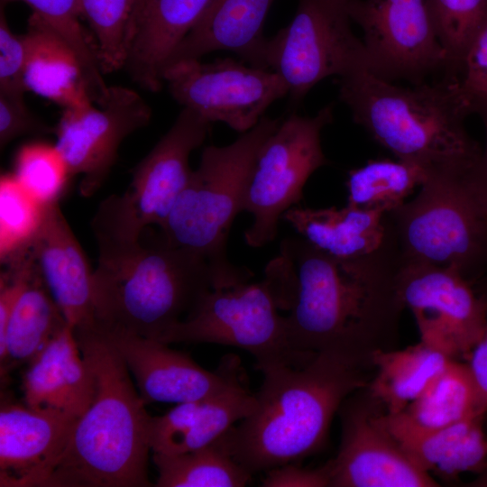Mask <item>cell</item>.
<instances>
[{
    "label": "cell",
    "mask_w": 487,
    "mask_h": 487,
    "mask_svg": "<svg viewBox=\"0 0 487 487\" xmlns=\"http://www.w3.org/2000/svg\"><path fill=\"white\" fill-rule=\"evenodd\" d=\"M24 84L64 109L93 103L81 63L69 45L40 16L32 13L27 31Z\"/></svg>",
    "instance_id": "23"
},
{
    "label": "cell",
    "mask_w": 487,
    "mask_h": 487,
    "mask_svg": "<svg viewBox=\"0 0 487 487\" xmlns=\"http://www.w3.org/2000/svg\"><path fill=\"white\" fill-rule=\"evenodd\" d=\"M349 0H298L292 21L266 40L264 69L286 83L299 102L321 80L367 69L363 40L353 32Z\"/></svg>",
    "instance_id": "11"
},
{
    "label": "cell",
    "mask_w": 487,
    "mask_h": 487,
    "mask_svg": "<svg viewBox=\"0 0 487 487\" xmlns=\"http://www.w3.org/2000/svg\"><path fill=\"white\" fill-rule=\"evenodd\" d=\"M451 360L421 341L404 349L378 351L372 355L373 372L367 390L387 413H399Z\"/></svg>",
    "instance_id": "27"
},
{
    "label": "cell",
    "mask_w": 487,
    "mask_h": 487,
    "mask_svg": "<svg viewBox=\"0 0 487 487\" xmlns=\"http://www.w3.org/2000/svg\"><path fill=\"white\" fill-rule=\"evenodd\" d=\"M23 96L0 93L1 149L21 136L55 131V128L46 124L29 110Z\"/></svg>",
    "instance_id": "37"
},
{
    "label": "cell",
    "mask_w": 487,
    "mask_h": 487,
    "mask_svg": "<svg viewBox=\"0 0 487 487\" xmlns=\"http://www.w3.org/2000/svg\"><path fill=\"white\" fill-rule=\"evenodd\" d=\"M348 13L363 30L367 70L375 77L417 85L446 72L426 0H349Z\"/></svg>",
    "instance_id": "13"
},
{
    "label": "cell",
    "mask_w": 487,
    "mask_h": 487,
    "mask_svg": "<svg viewBox=\"0 0 487 487\" xmlns=\"http://www.w3.org/2000/svg\"><path fill=\"white\" fill-rule=\"evenodd\" d=\"M273 2L213 0L171 53L164 69L178 62L200 60L216 51L234 52L249 65L264 69L263 51L267 39L262 28Z\"/></svg>",
    "instance_id": "21"
},
{
    "label": "cell",
    "mask_w": 487,
    "mask_h": 487,
    "mask_svg": "<svg viewBox=\"0 0 487 487\" xmlns=\"http://www.w3.org/2000/svg\"><path fill=\"white\" fill-rule=\"evenodd\" d=\"M338 96L355 124L427 179L463 176L481 164L482 150L465 127L472 103L457 77L402 87L361 69L339 78Z\"/></svg>",
    "instance_id": "3"
},
{
    "label": "cell",
    "mask_w": 487,
    "mask_h": 487,
    "mask_svg": "<svg viewBox=\"0 0 487 487\" xmlns=\"http://www.w3.org/2000/svg\"><path fill=\"white\" fill-rule=\"evenodd\" d=\"M148 2V0H137L136 5L133 13V16L131 19L130 26L133 23V21L136 18V16L139 14L142 7L145 5V4ZM130 30V27H129Z\"/></svg>",
    "instance_id": "42"
},
{
    "label": "cell",
    "mask_w": 487,
    "mask_h": 487,
    "mask_svg": "<svg viewBox=\"0 0 487 487\" xmlns=\"http://www.w3.org/2000/svg\"><path fill=\"white\" fill-rule=\"evenodd\" d=\"M280 250L297 281L285 317L294 350L372 362L374 353L395 348L405 305L398 289L401 259L387 228L381 247L363 256H332L301 236L285 238Z\"/></svg>",
    "instance_id": "1"
},
{
    "label": "cell",
    "mask_w": 487,
    "mask_h": 487,
    "mask_svg": "<svg viewBox=\"0 0 487 487\" xmlns=\"http://www.w3.org/2000/svg\"><path fill=\"white\" fill-rule=\"evenodd\" d=\"M385 212L347 205L337 208L291 207L282 215L316 248L338 258L373 253L386 235Z\"/></svg>",
    "instance_id": "24"
},
{
    "label": "cell",
    "mask_w": 487,
    "mask_h": 487,
    "mask_svg": "<svg viewBox=\"0 0 487 487\" xmlns=\"http://www.w3.org/2000/svg\"><path fill=\"white\" fill-rule=\"evenodd\" d=\"M467 363L479 391L487 403V324L483 335L471 352Z\"/></svg>",
    "instance_id": "40"
},
{
    "label": "cell",
    "mask_w": 487,
    "mask_h": 487,
    "mask_svg": "<svg viewBox=\"0 0 487 487\" xmlns=\"http://www.w3.org/2000/svg\"><path fill=\"white\" fill-rule=\"evenodd\" d=\"M447 59L446 75L457 77L472 41L487 23V0H426Z\"/></svg>",
    "instance_id": "31"
},
{
    "label": "cell",
    "mask_w": 487,
    "mask_h": 487,
    "mask_svg": "<svg viewBox=\"0 0 487 487\" xmlns=\"http://www.w3.org/2000/svg\"><path fill=\"white\" fill-rule=\"evenodd\" d=\"M137 0H79L81 18L90 27L98 50L104 54L121 52Z\"/></svg>",
    "instance_id": "35"
},
{
    "label": "cell",
    "mask_w": 487,
    "mask_h": 487,
    "mask_svg": "<svg viewBox=\"0 0 487 487\" xmlns=\"http://www.w3.org/2000/svg\"><path fill=\"white\" fill-rule=\"evenodd\" d=\"M158 487H243L252 474L214 442L179 454L153 453Z\"/></svg>",
    "instance_id": "28"
},
{
    "label": "cell",
    "mask_w": 487,
    "mask_h": 487,
    "mask_svg": "<svg viewBox=\"0 0 487 487\" xmlns=\"http://www.w3.org/2000/svg\"><path fill=\"white\" fill-rule=\"evenodd\" d=\"M67 325L30 254L24 287L0 343L1 373L11 364L29 363Z\"/></svg>",
    "instance_id": "26"
},
{
    "label": "cell",
    "mask_w": 487,
    "mask_h": 487,
    "mask_svg": "<svg viewBox=\"0 0 487 487\" xmlns=\"http://www.w3.org/2000/svg\"><path fill=\"white\" fill-rule=\"evenodd\" d=\"M152 109L134 90L123 86L109 87L106 98L64 109L55 127L56 149L70 177L80 176L79 194L93 196L104 184L117 158L123 141L146 126Z\"/></svg>",
    "instance_id": "15"
},
{
    "label": "cell",
    "mask_w": 487,
    "mask_h": 487,
    "mask_svg": "<svg viewBox=\"0 0 487 487\" xmlns=\"http://www.w3.org/2000/svg\"><path fill=\"white\" fill-rule=\"evenodd\" d=\"M264 487H326L330 486V466L326 462L316 469L302 468L294 463L266 471Z\"/></svg>",
    "instance_id": "39"
},
{
    "label": "cell",
    "mask_w": 487,
    "mask_h": 487,
    "mask_svg": "<svg viewBox=\"0 0 487 487\" xmlns=\"http://www.w3.org/2000/svg\"><path fill=\"white\" fill-rule=\"evenodd\" d=\"M96 391L42 487H147L149 420L121 355L95 325L74 331Z\"/></svg>",
    "instance_id": "4"
},
{
    "label": "cell",
    "mask_w": 487,
    "mask_h": 487,
    "mask_svg": "<svg viewBox=\"0 0 487 487\" xmlns=\"http://www.w3.org/2000/svg\"><path fill=\"white\" fill-rule=\"evenodd\" d=\"M473 113L479 115L485 130V147L482 150L481 171L487 183V98L473 102Z\"/></svg>",
    "instance_id": "41"
},
{
    "label": "cell",
    "mask_w": 487,
    "mask_h": 487,
    "mask_svg": "<svg viewBox=\"0 0 487 487\" xmlns=\"http://www.w3.org/2000/svg\"><path fill=\"white\" fill-rule=\"evenodd\" d=\"M426 179V172L413 163L399 159L370 161L349 170L347 205L388 213L405 203Z\"/></svg>",
    "instance_id": "29"
},
{
    "label": "cell",
    "mask_w": 487,
    "mask_h": 487,
    "mask_svg": "<svg viewBox=\"0 0 487 487\" xmlns=\"http://www.w3.org/2000/svg\"><path fill=\"white\" fill-rule=\"evenodd\" d=\"M278 310L265 279L212 289L161 342L211 343L241 348L254 357L261 372L281 365L301 367L315 354H303L292 348L285 317Z\"/></svg>",
    "instance_id": "9"
},
{
    "label": "cell",
    "mask_w": 487,
    "mask_h": 487,
    "mask_svg": "<svg viewBox=\"0 0 487 487\" xmlns=\"http://www.w3.org/2000/svg\"><path fill=\"white\" fill-rule=\"evenodd\" d=\"M25 247L68 325L73 330L93 327V271L58 201L45 206Z\"/></svg>",
    "instance_id": "19"
},
{
    "label": "cell",
    "mask_w": 487,
    "mask_h": 487,
    "mask_svg": "<svg viewBox=\"0 0 487 487\" xmlns=\"http://www.w3.org/2000/svg\"><path fill=\"white\" fill-rule=\"evenodd\" d=\"M213 0H148L133 21L124 68L146 90H160L162 70L176 47Z\"/></svg>",
    "instance_id": "20"
},
{
    "label": "cell",
    "mask_w": 487,
    "mask_h": 487,
    "mask_svg": "<svg viewBox=\"0 0 487 487\" xmlns=\"http://www.w3.org/2000/svg\"><path fill=\"white\" fill-rule=\"evenodd\" d=\"M486 413L487 403L468 363L451 360L403 410L396 414L384 410L382 418L393 426L432 430Z\"/></svg>",
    "instance_id": "25"
},
{
    "label": "cell",
    "mask_w": 487,
    "mask_h": 487,
    "mask_svg": "<svg viewBox=\"0 0 487 487\" xmlns=\"http://www.w3.org/2000/svg\"><path fill=\"white\" fill-rule=\"evenodd\" d=\"M13 174L23 188L42 205L58 201L71 178L56 147L44 143L21 148Z\"/></svg>",
    "instance_id": "33"
},
{
    "label": "cell",
    "mask_w": 487,
    "mask_h": 487,
    "mask_svg": "<svg viewBox=\"0 0 487 487\" xmlns=\"http://www.w3.org/2000/svg\"><path fill=\"white\" fill-rule=\"evenodd\" d=\"M161 78L183 107L241 133L253 128L272 103L289 94L274 71L232 58L178 62L166 67Z\"/></svg>",
    "instance_id": "12"
},
{
    "label": "cell",
    "mask_w": 487,
    "mask_h": 487,
    "mask_svg": "<svg viewBox=\"0 0 487 487\" xmlns=\"http://www.w3.org/2000/svg\"><path fill=\"white\" fill-rule=\"evenodd\" d=\"M210 123L183 107L168 132L133 171L123 194L98 206L90 226L95 237L137 241L149 225L161 227L192 170L191 152L207 138Z\"/></svg>",
    "instance_id": "8"
},
{
    "label": "cell",
    "mask_w": 487,
    "mask_h": 487,
    "mask_svg": "<svg viewBox=\"0 0 487 487\" xmlns=\"http://www.w3.org/2000/svg\"><path fill=\"white\" fill-rule=\"evenodd\" d=\"M280 119L262 117L225 146L205 147L198 167L176 199L160 233L174 246L187 248L209 263L216 288L248 281L253 272L234 265L226 244L243 201L258 152L278 128Z\"/></svg>",
    "instance_id": "6"
},
{
    "label": "cell",
    "mask_w": 487,
    "mask_h": 487,
    "mask_svg": "<svg viewBox=\"0 0 487 487\" xmlns=\"http://www.w3.org/2000/svg\"><path fill=\"white\" fill-rule=\"evenodd\" d=\"M398 289L420 341L453 360H467L487 324V306L470 279L452 268L401 262Z\"/></svg>",
    "instance_id": "14"
},
{
    "label": "cell",
    "mask_w": 487,
    "mask_h": 487,
    "mask_svg": "<svg viewBox=\"0 0 487 487\" xmlns=\"http://www.w3.org/2000/svg\"><path fill=\"white\" fill-rule=\"evenodd\" d=\"M138 241H98L93 271L96 322L161 341L216 286L208 262L159 232Z\"/></svg>",
    "instance_id": "5"
},
{
    "label": "cell",
    "mask_w": 487,
    "mask_h": 487,
    "mask_svg": "<svg viewBox=\"0 0 487 487\" xmlns=\"http://www.w3.org/2000/svg\"><path fill=\"white\" fill-rule=\"evenodd\" d=\"M96 325L123 358L146 404L198 400L245 382L234 355L225 356L220 367L210 372L168 344Z\"/></svg>",
    "instance_id": "17"
},
{
    "label": "cell",
    "mask_w": 487,
    "mask_h": 487,
    "mask_svg": "<svg viewBox=\"0 0 487 487\" xmlns=\"http://www.w3.org/2000/svg\"><path fill=\"white\" fill-rule=\"evenodd\" d=\"M58 334L29 363L23 376V401L32 409L53 408L74 415L60 363Z\"/></svg>",
    "instance_id": "34"
},
{
    "label": "cell",
    "mask_w": 487,
    "mask_h": 487,
    "mask_svg": "<svg viewBox=\"0 0 487 487\" xmlns=\"http://www.w3.org/2000/svg\"><path fill=\"white\" fill-rule=\"evenodd\" d=\"M21 1L40 16L77 54L91 99L103 102L109 93L96 50L81 25L79 0H0L1 5Z\"/></svg>",
    "instance_id": "30"
},
{
    "label": "cell",
    "mask_w": 487,
    "mask_h": 487,
    "mask_svg": "<svg viewBox=\"0 0 487 487\" xmlns=\"http://www.w3.org/2000/svg\"><path fill=\"white\" fill-rule=\"evenodd\" d=\"M457 78L472 104L487 98V23L467 50Z\"/></svg>",
    "instance_id": "38"
},
{
    "label": "cell",
    "mask_w": 487,
    "mask_h": 487,
    "mask_svg": "<svg viewBox=\"0 0 487 487\" xmlns=\"http://www.w3.org/2000/svg\"><path fill=\"white\" fill-rule=\"evenodd\" d=\"M385 221L402 262L452 268L470 280L487 267V183L481 164L464 176L427 179Z\"/></svg>",
    "instance_id": "7"
},
{
    "label": "cell",
    "mask_w": 487,
    "mask_h": 487,
    "mask_svg": "<svg viewBox=\"0 0 487 487\" xmlns=\"http://www.w3.org/2000/svg\"><path fill=\"white\" fill-rule=\"evenodd\" d=\"M383 411V426L409 458L432 477L454 479L464 473H481L487 468L485 414L437 429L416 430L387 423Z\"/></svg>",
    "instance_id": "22"
},
{
    "label": "cell",
    "mask_w": 487,
    "mask_h": 487,
    "mask_svg": "<svg viewBox=\"0 0 487 487\" xmlns=\"http://www.w3.org/2000/svg\"><path fill=\"white\" fill-rule=\"evenodd\" d=\"M4 7L0 11V93L24 95L26 44L23 35H15L10 29Z\"/></svg>",
    "instance_id": "36"
},
{
    "label": "cell",
    "mask_w": 487,
    "mask_h": 487,
    "mask_svg": "<svg viewBox=\"0 0 487 487\" xmlns=\"http://www.w3.org/2000/svg\"><path fill=\"white\" fill-rule=\"evenodd\" d=\"M45 206L32 197L14 174L1 176V263L30 243L41 222Z\"/></svg>",
    "instance_id": "32"
},
{
    "label": "cell",
    "mask_w": 487,
    "mask_h": 487,
    "mask_svg": "<svg viewBox=\"0 0 487 487\" xmlns=\"http://www.w3.org/2000/svg\"><path fill=\"white\" fill-rule=\"evenodd\" d=\"M372 362L320 352L301 367L262 372L252 413L214 441L252 475L317 453L335 414L368 386Z\"/></svg>",
    "instance_id": "2"
},
{
    "label": "cell",
    "mask_w": 487,
    "mask_h": 487,
    "mask_svg": "<svg viewBox=\"0 0 487 487\" xmlns=\"http://www.w3.org/2000/svg\"><path fill=\"white\" fill-rule=\"evenodd\" d=\"M78 418L60 409H32L2 398L0 486L42 487Z\"/></svg>",
    "instance_id": "18"
},
{
    "label": "cell",
    "mask_w": 487,
    "mask_h": 487,
    "mask_svg": "<svg viewBox=\"0 0 487 487\" xmlns=\"http://www.w3.org/2000/svg\"><path fill=\"white\" fill-rule=\"evenodd\" d=\"M383 407L367 387L339 409L341 443L328 461L330 487H435L438 482L418 467L381 420Z\"/></svg>",
    "instance_id": "16"
},
{
    "label": "cell",
    "mask_w": 487,
    "mask_h": 487,
    "mask_svg": "<svg viewBox=\"0 0 487 487\" xmlns=\"http://www.w3.org/2000/svg\"><path fill=\"white\" fill-rule=\"evenodd\" d=\"M333 114V105L313 116L291 114L260 148L243 201V211L253 216L244 232L251 247H262L275 239L282 215L300 202L309 177L328 163L321 133L332 123Z\"/></svg>",
    "instance_id": "10"
}]
</instances>
